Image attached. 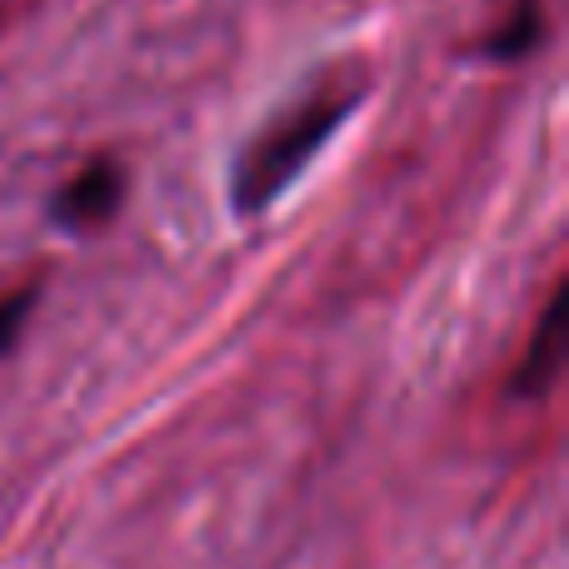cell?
Returning a JSON list of instances; mask_svg holds the SVG:
<instances>
[{"label": "cell", "mask_w": 569, "mask_h": 569, "mask_svg": "<svg viewBox=\"0 0 569 569\" xmlns=\"http://www.w3.org/2000/svg\"><path fill=\"white\" fill-rule=\"evenodd\" d=\"M360 90H365V76L320 80L310 96L295 100V106L284 110V116L256 140V146H246V160H240V170H236L240 210H266L270 200H276L280 190L290 186L305 166H310L315 150L340 130V120L355 110Z\"/></svg>", "instance_id": "obj_1"}, {"label": "cell", "mask_w": 569, "mask_h": 569, "mask_svg": "<svg viewBox=\"0 0 569 569\" xmlns=\"http://www.w3.org/2000/svg\"><path fill=\"white\" fill-rule=\"evenodd\" d=\"M120 190H126V176H120L116 160H90L56 200V220L60 226H100L110 210L120 206Z\"/></svg>", "instance_id": "obj_2"}, {"label": "cell", "mask_w": 569, "mask_h": 569, "mask_svg": "<svg viewBox=\"0 0 569 569\" xmlns=\"http://www.w3.org/2000/svg\"><path fill=\"white\" fill-rule=\"evenodd\" d=\"M560 325H565V290H555V300L545 305V315H540L530 355H525V365L510 380L515 395H540L545 385L555 380V370H560Z\"/></svg>", "instance_id": "obj_3"}, {"label": "cell", "mask_w": 569, "mask_h": 569, "mask_svg": "<svg viewBox=\"0 0 569 569\" xmlns=\"http://www.w3.org/2000/svg\"><path fill=\"white\" fill-rule=\"evenodd\" d=\"M535 40H540V0H520L515 16L505 20V30L490 40V50L495 56H505V60H515V56H525Z\"/></svg>", "instance_id": "obj_4"}, {"label": "cell", "mask_w": 569, "mask_h": 569, "mask_svg": "<svg viewBox=\"0 0 569 569\" xmlns=\"http://www.w3.org/2000/svg\"><path fill=\"white\" fill-rule=\"evenodd\" d=\"M30 305H36V284H26V290H16V295H0V355L16 345V335H20V325H26Z\"/></svg>", "instance_id": "obj_5"}]
</instances>
